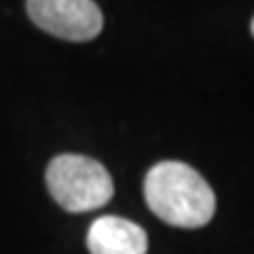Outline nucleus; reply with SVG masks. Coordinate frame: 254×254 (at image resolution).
Listing matches in <instances>:
<instances>
[{
    "instance_id": "39448f33",
    "label": "nucleus",
    "mask_w": 254,
    "mask_h": 254,
    "mask_svg": "<svg viewBox=\"0 0 254 254\" xmlns=\"http://www.w3.org/2000/svg\"><path fill=\"white\" fill-rule=\"evenodd\" d=\"M252 34H254V19H252Z\"/></svg>"
},
{
    "instance_id": "f03ea898",
    "label": "nucleus",
    "mask_w": 254,
    "mask_h": 254,
    "mask_svg": "<svg viewBox=\"0 0 254 254\" xmlns=\"http://www.w3.org/2000/svg\"><path fill=\"white\" fill-rule=\"evenodd\" d=\"M47 189L66 212H91L106 205L115 195L108 170L85 155H58L47 168Z\"/></svg>"
},
{
    "instance_id": "7ed1b4c3",
    "label": "nucleus",
    "mask_w": 254,
    "mask_h": 254,
    "mask_svg": "<svg viewBox=\"0 0 254 254\" xmlns=\"http://www.w3.org/2000/svg\"><path fill=\"white\" fill-rule=\"evenodd\" d=\"M26 6L38 28L64 41H91L104 26L102 11L93 0H28Z\"/></svg>"
},
{
    "instance_id": "f257e3e1",
    "label": "nucleus",
    "mask_w": 254,
    "mask_h": 254,
    "mask_svg": "<svg viewBox=\"0 0 254 254\" xmlns=\"http://www.w3.org/2000/svg\"><path fill=\"white\" fill-rule=\"evenodd\" d=\"M150 212L180 229H199L216 212V195L199 172L182 161H159L144 178Z\"/></svg>"
},
{
    "instance_id": "20e7f679",
    "label": "nucleus",
    "mask_w": 254,
    "mask_h": 254,
    "mask_svg": "<svg viewBox=\"0 0 254 254\" xmlns=\"http://www.w3.org/2000/svg\"><path fill=\"white\" fill-rule=\"evenodd\" d=\"M87 248L91 254H146L148 237L133 220L100 216L87 231Z\"/></svg>"
}]
</instances>
